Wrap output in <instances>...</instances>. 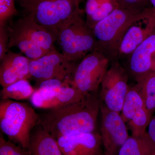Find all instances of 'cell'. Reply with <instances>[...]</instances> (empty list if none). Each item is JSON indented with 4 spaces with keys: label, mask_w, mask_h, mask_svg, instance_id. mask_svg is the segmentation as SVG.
Here are the masks:
<instances>
[{
    "label": "cell",
    "mask_w": 155,
    "mask_h": 155,
    "mask_svg": "<svg viewBox=\"0 0 155 155\" xmlns=\"http://www.w3.org/2000/svg\"><path fill=\"white\" fill-rule=\"evenodd\" d=\"M101 102L97 92L85 94L79 101L40 115L39 123L58 139L61 137L95 131Z\"/></svg>",
    "instance_id": "obj_1"
},
{
    "label": "cell",
    "mask_w": 155,
    "mask_h": 155,
    "mask_svg": "<svg viewBox=\"0 0 155 155\" xmlns=\"http://www.w3.org/2000/svg\"><path fill=\"white\" fill-rule=\"evenodd\" d=\"M40 115L28 103L8 99L0 102V128L9 140L28 149L31 133Z\"/></svg>",
    "instance_id": "obj_2"
},
{
    "label": "cell",
    "mask_w": 155,
    "mask_h": 155,
    "mask_svg": "<svg viewBox=\"0 0 155 155\" xmlns=\"http://www.w3.org/2000/svg\"><path fill=\"white\" fill-rule=\"evenodd\" d=\"M83 13L70 18L58 30L57 41L62 54L72 63L81 60L89 53L101 51L92 30L82 17Z\"/></svg>",
    "instance_id": "obj_3"
},
{
    "label": "cell",
    "mask_w": 155,
    "mask_h": 155,
    "mask_svg": "<svg viewBox=\"0 0 155 155\" xmlns=\"http://www.w3.org/2000/svg\"><path fill=\"white\" fill-rule=\"evenodd\" d=\"M147 8L138 11L122 5L98 22L92 31L101 51L116 56L120 42L127 28L144 15Z\"/></svg>",
    "instance_id": "obj_4"
},
{
    "label": "cell",
    "mask_w": 155,
    "mask_h": 155,
    "mask_svg": "<svg viewBox=\"0 0 155 155\" xmlns=\"http://www.w3.org/2000/svg\"><path fill=\"white\" fill-rule=\"evenodd\" d=\"M77 0H37L28 11L31 18L58 36L65 22L82 12Z\"/></svg>",
    "instance_id": "obj_5"
},
{
    "label": "cell",
    "mask_w": 155,
    "mask_h": 155,
    "mask_svg": "<svg viewBox=\"0 0 155 155\" xmlns=\"http://www.w3.org/2000/svg\"><path fill=\"white\" fill-rule=\"evenodd\" d=\"M109 58L101 51L87 55L76 66L72 84L84 94L97 92L109 69Z\"/></svg>",
    "instance_id": "obj_6"
},
{
    "label": "cell",
    "mask_w": 155,
    "mask_h": 155,
    "mask_svg": "<svg viewBox=\"0 0 155 155\" xmlns=\"http://www.w3.org/2000/svg\"><path fill=\"white\" fill-rule=\"evenodd\" d=\"M75 67L74 63L55 48L38 59L30 60L29 72L31 78L39 84L48 79L72 80Z\"/></svg>",
    "instance_id": "obj_7"
},
{
    "label": "cell",
    "mask_w": 155,
    "mask_h": 155,
    "mask_svg": "<svg viewBox=\"0 0 155 155\" xmlns=\"http://www.w3.org/2000/svg\"><path fill=\"white\" fill-rule=\"evenodd\" d=\"M127 70L118 63L109 68L101 84L99 96L102 104L110 110L121 113L129 89Z\"/></svg>",
    "instance_id": "obj_8"
},
{
    "label": "cell",
    "mask_w": 155,
    "mask_h": 155,
    "mask_svg": "<svg viewBox=\"0 0 155 155\" xmlns=\"http://www.w3.org/2000/svg\"><path fill=\"white\" fill-rule=\"evenodd\" d=\"M101 138L106 155H118L119 150L130 136L126 123L120 113L110 110L101 104Z\"/></svg>",
    "instance_id": "obj_9"
},
{
    "label": "cell",
    "mask_w": 155,
    "mask_h": 155,
    "mask_svg": "<svg viewBox=\"0 0 155 155\" xmlns=\"http://www.w3.org/2000/svg\"><path fill=\"white\" fill-rule=\"evenodd\" d=\"M120 114L130 127L131 135L139 136L147 132L152 116L147 110L137 84L129 87Z\"/></svg>",
    "instance_id": "obj_10"
},
{
    "label": "cell",
    "mask_w": 155,
    "mask_h": 155,
    "mask_svg": "<svg viewBox=\"0 0 155 155\" xmlns=\"http://www.w3.org/2000/svg\"><path fill=\"white\" fill-rule=\"evenodd\" d=\"M155 33V10L147 8L143 16L134 22L123 35L116 55L129 56L148 38Z\"/></svg>",
    "instance_id": "obj_11"
},
{
    "label": "cell",
    "mask_w": 155,
    "mask_h": 155,
    "mask_svg": "<svg viewBox=\"0 0 155 155\" xmlns=\"http://www.w3.org/2000/svg\"><path fill=\"white\" fill-rule=\"evenodd\" d=\"M129 57L127 72L137 83L155 72V33L138 46Z\"/></svg>",
    "instance_id": "obj_12"
},
{
    "label": "cell",
    "mask_w": 155,
    "mask_h": 155,
    "mask_svg": "<svg viewBox=\"0 0 155 155\" xmlns=\"http://www.w3.org/2000/svg\"><path fill=\"white\" fill-rule=\"evenodd\" d=\"M57 140L64 155H101L104 153L101 135L96 131L64 136Z\"/></svg>",
    "instance_id": "obj_13"
},
{
    "label": "cell",
    "mask_w": 155,
    "mask_h": 155,
    "mask_svg": "<svg viewBox=\"0 0 155 155\" xmlns=\"http://www.w3.org/2000/svg\"><path fill=\"white\" fill-rule=\"evenodd\" d=\"M0 61V84L2 87L31 78L30 60L25 56L9 51Z\"/></svg>",
    "instance_id": "obj_14"
},
{
    "label": "cell",
    "mask_w": 155,
    "mask_h": 155,
    "mask_svg": "<svg viewBox=\"0 0 155 155\" xmlns=\"http://www.w3.org/2000/svg\"><path fill=\"white\" fill-rule=\"evenodd\" d=\"M9 29L25 37L47 52L56 48L57 36L28 15L19 19Z\"/></svg>",
    "instance_id": "obj_15"
},
{
    "label": "cell",
    "mask_w": 155,
    "mask_h": 155,
    "mask_svg": "<svg viewBox=\"0 0 155 155\" xmlns=\"http://www.w3.org/2000/svg\"><path fill=\"white\" fill-rule=\"evenodd\" d=\"M85 95L72 85V80H69L58 92L53 94L42 95L35 90L30 100L34 107L48 110L78 101Z\"/></svg>",
    "instance_id": "obj_16"
},
{
    "label": "cell",
    "mask_w": 155,
    "mask_h": 155,
    "mask_svg": "<svg viewBox=\"0 0 155 155\" xmlns=\"http://www.w3.org/2000/svg\"><path fill=\"white\" fill-rule=\"evenodd\" d=\"M28 150L31 155H64L57 139L40 123L31 133Z\"/></svg>",
    "instance_id": "obj_17"
},
{
    "label": "cell",
    "mask_w": 155,
    "mask_h": 155,
    "mask_svg": "<svg viewBox=\"0 0 155 155\" xmlns=\"http://www.w3.org/2000/svg\"><path fill=\"white\" fill-rule=\"evenodd\" d=\"M118 155H155V146L147 132L139 136L129 137Z\"/></svg>",
    "instance_id": "obj_18"
},
{
    "label": "cell",
    "mask_w": 155,
    "mask_h": 155,
    "mask_svg": "<svg viewBox=\"0 0 155 155\" xmlns=\"http://www.w3.org/2000/svg\"><path fill=\"white\" fill-rule=\"evenodd\" d=\"M9 35L8 48L16 47L30 60L40 58L48 52L21 35L8 28Z\"/></svg>",
    "instance_id": "obj_19"
},
{
    "label": "cell",
    "mask_w": 155,
    "mask_h": 155,
    "mask_svg": "<svg viewBox=\"0 0 155 155\" xmlns=\"http://www.w3.org/2000/svg\"><path fill=\"white\" fill-rule=\"evenodd\" d=\"M35 90L28 79H22L2 87L0 95L1 99L20 101L30 100Z\"/></svg>",
    "instance_id": "obj_20"
},
{
    "label": "cell",
    "mask_w": 155,
    "mask_h": 155,
    "mask_svg": "<svg viewBox=\"0 0 155 155\" xmlns=\"http://www.w3.org/2000/svg\"><path fill=\"white\" fill-rule=\"evenodd\" d=\"M137 84L147 110L153 116L155 112V72L147 76L140 83Z\"/></svg>",
    "instance_id": "obj_21"
},
{
    "label": "cell",
    "mask_w": 155,
    "mask_h": 155,
    "mask_svg": "<svg viewBox=\"0 0 155 155\" xmlns=\"http://www.w3.org/2000/svg\"><path fill=\"white\" fill-rule=\"evenodd\" d=\"M122 6L119 0H105L90 18L85 19L87 24L92 30L98 22L107 17L109 15Z\"/></svg>",
    "instance_id": "obj_22"
},
{
    "label": "cell",
    "mask_w": 155,
    "mask_h": 155,
    "mask_svg": "<svg viewBox=\"0 0 155 155\" xmlns=\"http://www.w3.org/2000/svg\"><path fill=\"white\" fill-rule=\"evenodd\" d=\"M0 155H31L28 149L24 148L0 135Z\"/></svg>",
    "instance_id": "obj_23"
},
{
    "label": "cell",
    "mask_w": 155,
    "mask_h": 155,
    "mask_svg": "<svg viewBox=\"0 0 155 155\" xmlns=\"http://www.w3.org/2000/svg\"><path fill=\"white\" fill-rule=\"evenodd\" d=\"M17 13L14 0H0V26L6 25L7 21Z\"/></svg>",
    "instance_id": "obj_24"
},
{
    "label": "cell",
    "mask_w": 155,
    "mask_h": 155,
    "mask_svg": "<svg viewBox=\"0 0 155 155\" xmlns=\"http://www.w3.org/2000/svg\"><path fill=\"white\" fill-rule=\"evenodd\" d=\"M8 29L6 25L0 26V61L9 51Z\"/></svg>",
    "instance_id": "obj_25"
},
{
    "label": "cell",
    "mask_w": 155,
    "mask_h": 155,
    "mask_svg": "<svg viewBox=\"0 0 155 155\" xmlns=\"http://www.w3.org/2000/svg\"><path fill=\"white\" fill-rule=\"evenodd\" d=\"M122 6L134 10L142 11L147 8L145 7L147 0H119Z\"/></svg>",
    "instance_id": "obj_26"
},
{
    "label": "cell",
    "mask_w": 155,
    "mask_h": 155,
    "mask_svg": "<svg viewBox=\"0 0 155 155\" xmlns=\"http://www.w3.org/2000/svg\"><path fill=\"white\" fill-rule=\"evenodd\" d=\"M105 0H87L85 6L86 19H89L94 14L99 6Z\"/></svg>",
    "instance_id": "obj_27"
},
{
    "label": "cell",
    "mask_w": 155,
    "mask_h": 155,
    "mask_svg": "<svg viewBox=\"0 0 155 155\" xmlns=\"http://www.w3.org/2000/svg\"><path fill=\"white\" fill-rule=\"evenodd\" d=\"M147 128V133L155 146V115L152 117Z\"/></svg>",
    "instance_id": "obj_28"
},
{
    "label": "cell",
    "mask_w": 155,
    "mask_h": 155,
    "mask_svg": "<svg viewBox=\"0 0 155 155\" xmlns=\"http://www.w3.org/2000/svg\"><path fill=\"white\" fill-rule=\"evenodd\" d=\"M21 6L28 11L31 7L33 5L37 0H18Z\"/></svg>",
    "instance_id": "obj_29"
},
{
    "label": "cell",
    "mask_w": 155,
    "mask_h": 155,
    "mask_svg": "<svg viewBox=\"0 0 155 155\" xmlns=\"http://www.w3.org/2000/svg\"><path fill=\"white\" fill-rule=\"evenodd\" d=\"M150 1L153 5V8L155 10V0H150Z\"/></svg>",
    "instance_id": "obj_30"
},
{
    "label": "cell",
    "mask_w": 155,
    "mask_h": 155,
    "mask_svg": "<svg viewBox=\"0 0 155 155\" xmlns=\"http://www.w3.org/2000/svg\"><path fill=\"white\" fill-rule=\"evenodd\" d=\"M101 155H106L105 154V153H104H104H103Z\"/></svg>",
    "instance_id": "obj_31"
},
{
    "label": "cell",
    "mask_w": 155,
    "mask_h": 155,
    "mask_svg": "<svg viewBox=\"0 0 155 155\" xmlns=\"http://www.w3.org/2000/svg\"><path fill=\"white\" fill-rule=\"evenodd\" d=\"M77 1H78V2H79V3H80L81 1V0H77Z\"/></svg>",
    "instance_id": "obj_32"
}]
</instances>
